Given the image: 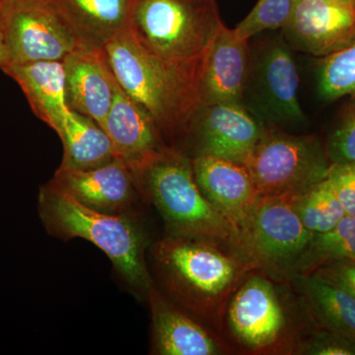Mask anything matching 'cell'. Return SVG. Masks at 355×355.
Masks as SVG:
<instances>
[{
    "label": "cell",
    "mask_w": 355,
    "mask_h": 355,
    "mask_svg": "<svg viewBox=\"0 0 355 355\" xmlns=\"http://www.w3.org/2000/svg\"><path fill=\"white\" fill-rule=\"evenodd\" d=\"M153 256L170 296L214 324L242 280L257 270L232 247L209 239L167 235L155 245Z\"/></svg>",
    "instance_id": "6da1fadb"
},
{
    "label": "cell",
    "mask_w": 355,
    "mask_h": 355,
    "mask_svg": "<svg viewBox=\"0 0 355 355\" xmlns=\"http://www.w3.org/2000/svg\"><path fill=\"white\" fill-rule=\"evenodd\" d=\"M103 51L121 88L150 114L168 146L179 148L200 104L198 81L147 51L130 29Z\"/></svg>",
    "instance_id": "7a4b0ae2"
},
{
    "label": "cell",
    "mask_w": 355,
    "mask_h": 355,
    "mask_svg": "<svg viewBox=\"0 0 355 355\" xmlns=\"http://www.w3.org/2000/svg\"><path fill=\"white\" fill-rule=\"evenodd\" d=\"M130 171L139 196L162 216L167 235L214 240L239 252L234 228L200 191L188 154L167 146Z\"/></svg>",
    "instance_id": "3957f363"
},
{
    "label": "cell",
    "mask_w": 355,
    "mask_h": 355,
    "mask_svg": "<svg viewBox=\"0 0 355 355\" xmlns=\"http://www.w3.org/2000/svg\"><path fill=\"white\" fill-rule=\"evenodd\" d=\"M38 210L48 233L64 241L81 238L92 243L135 293L148 295L153 282L146 266V236L130 216L85 207L51 181L40 189Z\"/></svg>",
    "instance_id": "277c9868"
},
{
    "label": "cell",
    "mask_w": 355,
    "mask_h": 355,
    "mask_svg": "<svg viewBox=\"0 0 355 355\" xmlns=\"http://www.w3.org/2000/svg\"><path fill=\"white\" fill-rule=\"evenodd\" d=\"M222 24L216 0H137L130 31L159 60L200 83Z\"/></svg>",
    "instance_id": "5b68a950"
},
{
    "label": "cell",
    "mask_w": 355,
    "mask_h": 355,
    "mask_svg": "<svg viewBox=\"0 0 355 355\" xmlns=\"http://www.w3.org/2000/svg\"><path fill=\"white\" fill-rule=\"evenodd\" d=\"M244 166L261 197H279L297 195L323 181L331 162L317 137L266 127Z\"/></svg>",
    "instance_id": "8992f818"
},
{
    "label": "cell",
    "mask_w": 355,
    "mask_h": 355,
    "mask_svg": "<svg viewBox=\"0 0 355 355\" xmlns=\"http://www.w3.org/2000/svg\"><path fill=\"white\" fill-rule=\"evenodd\" d=\"M313 235L299 218L291 196L261 197L240 236L239 251L257 270L291 279Z\"/></svg>",
    "instance_id": "52a82bcc"
},
{
    "label": "cell",
    "mask_w": 355,
    "mask_h": 355,
    "mask_svg": "<svg viewBox=\"0 0 355 355\" xmlns=\"http://www.w3.org/2000/svg\"><path fill=\"white\" fill-rule=\"evenodd\" d=\"M0 31L8 64L62 62L79 46L51 0H0Z\"/></svg>",
    "instance_id": "ba28073f"
},
{
    "label": "cell",
    "mask_w": 355,
    "mask_h": 355,
    "mask_svg": "<svg viewBox=\"0 0 355 355\" xmlns=\"http://www.w3.org/2000/svg\"><path fill=\"white\" fill-rule=\"evenodd\" d=\"M266 125L243 104H202L196 110L184 142H193V156H214L244 165Z\"/></svg>",
    "instance_id": "9c48e42d"
},
{
    "label": "cell",
    "mask_w": 355,
    "mask_h": 355,
    "mask_svg": "<svg viewBox=\"0 0 355 355\" xmlns=\"http://www.w3.org/2000/svg\"><path fill=\"white\" fill-rule=\"evenodd\" d=\"M256 270L248 273L233 292L226 312L236 340L247 349L263 352L286 335L287 316L272 282Z\"/></svg>",
    "instance_id": "30bf717a"
},
{
    "label": "cell",
    "mask_w": 355,
    "mask_h": 355,
    "mask_svg": "<svg viewBox=\"0 0 355 355\" xmlns=\"http://www.w3.org/2000/svg\"><path fill=\"white\" fill-rule=\"evenodd\" d=\"M282 30L291 48L328 57L355 42V1L297 0Z\"/></svg>",
    "instance_id": "8fae6325"
},
{
    "label": "cell",
    "mask_w": 355,
    "mask_h": 355,
    "mask_svg": "<svg viewBox=\"0 0 355 355\" xmlns=\"http://www.w3.org/2000/svg\"><path fill=\"white\" fill-rule=\"evenodd\" d=\"M191 164L203 195L234 228L239 250L240 236L261 198L249 172L244 165L209 155L193 156Z\"/></svg>",
    "instance_id": "7c38bea8"
},
{
    "label": "cell",
    "mask_w": 355,
    "mask_h": 355,
    "mask_svg": "<svg viewBox=\"0 0 355 355\" xmlns=\"http://www.w3.org/2000/svg\"><path fill=\"white\" fill-rule=\"evenodd\" d=\"M51 182L85 207L114 216H128L139 196L132 171L119 158L92 169L58 167Z\"/></svg>",
    "instance_id": "4fadbf2b"
},
{
    "label": "cell",
    "mask_w": 355,
    "mask_h": 355,
    "mask_svg": "<svg viewBox=\"0 0 355 355\" xmlns=\"http://www.w3.org/2000/svg\"><path fill=\"white\" fill-rule=\"evenodd\" d=\"M291 46L275 41L261 50L252 64L257 101L263 116L275 123H300L304 120L298 99L299 74Z\"/></svg>",
    "instance_id": "5bb4252c"
},
{
    "label": "cell",
    "mask_w": 355,
    "mask_h": 355,
    "mask_svg": "<svg viewBox=\"0 0 355 355\" xmlns=\"http://www.w3.org/2000/svg\"><path fill=\"white\" fill-rule=\"evenodd\" d=\"M251 62L248 41L223 23L203 64L198 83L200 103L244 105Z\"/></svg>",
    "instance_id": "9a60e30c"
},
{
    "label": "cell",
    "mask_w": 355,
    "mask_h": 355,
    "mask_svg": "<svg viewBox=\"0 0 355 355\" xmlns=\"http://www.w3.org/2000/svg\"><path fill=\"white\" fill-rule=\"evenodd\" d=\"M62 64L69 108L103 127L113 104L116 84L104 51L79 44Z\"/></svg>",
    "instance_id": "2e32d148"
},
{
    "label": "cell",
    "mask_w": 355,
    "mask_h": 355,
    "mask_svg": "<svg viewBox=\"0 0 355 355\" xmlns=\"http://www.w3.org/2000/svg\"><path fill=\"white\" fill-rule=\"evenodd\" d=\"M114 156L135 169L168 146L150 114L133 101L116 81L114 101L104 125Z\"/></svg>",
    "instance_id": "e0dca14e"
},
{
    "label": "cell",
    "mask_w": 355,
    "mask_h": 355,
    "mask_svg": "<svg viewBox=\"0 0 355 355\" xmlns=\"http://www.w3.org/2000/svg\"><path fill=\"white\" fill-rule=\"evenodd\" d=\"M81 46L103 49L130 29L137 0H51Z\"/></svg>",
    "instance_id": "ac0fdd59"
},
{
    "label": "cell",
    "mask_w": 355,
    "mask_h": 355,
    "mask_svg": "<svg viewBox=\"0 0 355 355\" xmlns=\"http://www.w3.org/2000/svg\"><path fill=\"white\" fill-rule=\"evenodd\" d=\"M1 69L20 86L40 120L58 133L70 111L62 62L41 60L9 64Z\"/></svg>",
    "instance_id": "d6986e66"
},
{
    "label": "cell",
    "mask_w": 355,
    "mask_h": 355,
    "mask_svg": "<svg viewBox=\"0 0 355 355\" xmlns=\"http://www.w3.org/2000/svg\"><path fill=\"white\" fill-rule=\"evenodd\" d=\"M153 312V345L161 355H216L220 343L188 315L168 303L155 287L148 291Z\"/></svg>",
    "instance_id": "ffe728a7"
},
{
    "label": "cell",
    "mask_w": 355,
    "mask_h": 355,
    "mask_svg": "<svg viewBox=\"0 0 355 355\" xmlns=\"http://www.w3.org/2000/svg\"><path fill=\"white\" fill-rule=\"evenodd\" d=\"M303 301L317 329L355 340V298L314 273L295 275Z\"/></svg>",
    "instance_id": "44dd1931"
},
{
    "label": "cell",
    "mask_w": 355,
    "mask_h": 355,
    "mask_svg": "<svg viewBox=\"0 0 355 355\" xmlns=\"http://www.w3.org/2000/svg\"><path fill=\"white\" fill-rule=\"evenodd\" d=\"M58 135L64 146L60 168L92 169L116 158L104 128L73 110L70 109Z\"/></svg>",
    "instance_id": "7402d4cb"
},
{
    "label": "cell",
    "mask_w": 355,
    "mask_h": 355,
    "mask_svg": "<svg viewBox=\"0 0 355 355\" xmlns=\"http://www.w3.org/2000/svg\"><path fill=\"white\" fill-rule=\"evenodd\" d=\"M340 261H355V216H345L331 230L313 235L294 275H309L320 266Z\"/></svg>",
    "instance_id": "603a6c76"
},
{
    "label": "cell",
    "mask_w": 355,
    "mask_h": 355,
    "mask_svg": "<svg viewBox=\"0 0 355 355\" xmlns=\"http://www.w3.org/2000/svg\"><path fill=\"white\" fill-rule=\"evenodd\" d=\"M291 200L299 218L314 234L331 230L347 216L327 179L291 196Z\"/></svg>",
    "instance_id": "cb8c5ba5"
},
{
    "label": "cell",
    "mask_w": 355,
    "mask_h": 355,
    "mask_svg": "<svg viewBox=\"0 0 355 355\" xmlns=\"http://www.w3.org/2000/svg\"><path fill=\"white\" fill-rule=\"evenodd\" d=\"M318 92L327 101L355 97V42L323 58L318 71Z\"/></svg>",
    "instance_id": "d4e9b609"
},
{
    "label": "cell",
    "mask_w": 355,
    "mask_h": 355,
    "mask_svg": "<svg viewBox=\"0 0 355 355\" xmlns=\"http://www.w3.org/2000/svg\"><path fill=\"white\" fill-rule=\"evenodd\" d=\"M296 3L297 0H258L234 32L240 39L249 41L266 30L282 29L291 19Z\"/></svg>",
    "instance_id": "484cf974"
},
{
    "label": "cell",
    "mask_w": 355,
    "mask_h": 355,
    "mask_svg": "<svg viewBox=\"0 0 355 355\" xmlns=\"http://www.w3.org/2000/svg\"><path fill=\"white\" fill-rule=\"evenodd\" d=\"M326 149L331 163L355 162V97L329 137Z\"/></svg>",
    "instance_id": "4316f807"
},
{
    "label": "cell",
    "mask_w": 355,
    "mask_h": 355,
    "mask_svg": "<svg viewBox=\"0 0 355 355\" xmlns=\"http://www.w3.org/2000/svg\"><path fill=\"white\" fill-rule=\"evenodd\" d=\"M298 352L310 355H355V340L317 329L299 345Z\"/></svg>",
    "instance_id": "83f0119b"
},
{
    "label": "cell",
    "mask_w": 355,
    "mask_h": 355,
    "mask_svg": "<svg viewBox=\"0 0 355 355\" xmlns=\"http://www.w3.org/2000/svg\"><path fill=\"white\" fill-rule=\"evenodd\" d=\"M326 179L347 216H355V162L331 163Z\"/></svg>",
    "instance_id": "f1b7e54d"
},
{
    "label": "cell",
    "mask_w": 355,
    "mask_h": 355,
    "mask_svg": "<svg viewBox=\"0 0 355 355\" xmlns=\"http://www.w3.org/2000/svg\"><path fill=\"white\" fill-rule=\"evenodd\" d=\"M312 273L340 287L355 298V261H340L326 263L318 268Z\"/></svg>",
    "instance_id": "f546056e"
},
{
    "label": "cell",
    "mask_w": 355,
    "mask_h": 355,
    "mask_svg": "<svg viewBox=\"0 0 355 355\" xmlns=\"http://www.w3.org/2000/svg\"><path fill=\"white\" fill-rule=\"evenodd\" d=\"M8 53H7L6 44H4L3 36L0 31V69L8 64Z\"/></svg>",
    "instance_id": "4dcf8cb0"
},
{
    "label": "cell",
    "mask_w": 355,
    "mask_h": 355,
    "mask_svg": "<svg viewBox=\"0 0 355 355\" xmlns=\"http://www.w3.org/2000/svg\"><path fill=\"white\" fill-rule=\"evenodd\" d=\"M352 1H355V0H352Z\"/></svg>",
    "instance_id": "1f68e13d"
}]
</instances>
